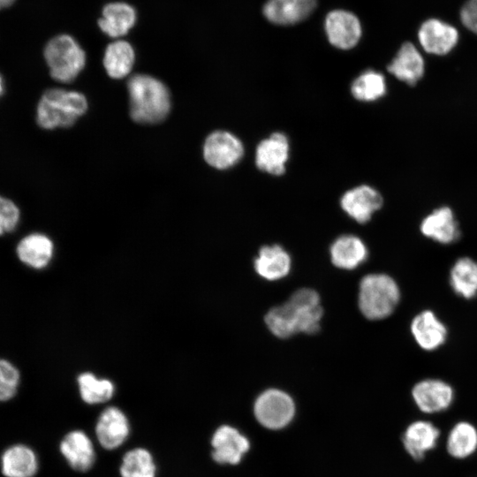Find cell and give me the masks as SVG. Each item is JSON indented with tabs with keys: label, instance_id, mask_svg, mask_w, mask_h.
Here are the masks:
<instances>
[{
	"label": "cell",
	"instance_id": "30bf717a",
	"mask_svg": "<svg viewBox=\"0 0 477 477\" xmlns=\"http://www.w3.org/2000/svg\"><path fill=\"white\" fill-rule=\"evenodd\" d=\"M324 26L330 44L340 49L355 47L361 36L359 19L344 10L329 11L325 18Z\"/></svg>",
	"mask_w": 477,
	"mask_h": 477
},
{
	"label": "cell",
	"instance_id": "52a82bcc",
	"mask_svg": "<svg viewBox=\"0 0 477 477\" xmlns=\"http://www.w3.org/2000/svg\"><path fill=\"white\" fill-rule=\"evenodd\" d=\"M244 147L240 140L226 131L211 132L203 145V156L210 166L225 170L240 161Z\"/></svg>",
	"mask_w": 477,
	"mask_h": 477
},
{
	"label": "cell",
	"instance_id": "4dcf8cb0",
	"mask_svg": "<svg viewBox=\"0 0 477 477\" xmlns=\"http://www.w3.org/2000/svg\"><path fill=\"white\" fill-rule=\"evenodd\" d=\"M82 399L87 404H99L109 400L114 393L113 383L107 379H98L91 373L78 377Z\"/></svg>",
	"mask_w": 477,
	"mask_h": 477
},
{
	"label": "cell",
	"instance_id": "e0dca14e",
	"mask_svg": "<svg viewBox=\"0 0 477 477\" xmlns=\"http://www.w3.org/2000/svg\"><path fill=\"white\" fill-rule=\"evenodd\" d=\"M387 69L398 80L414 86L424 75L425 63L417 48L406 42L401 45Z\"/></svg>",
	"mask_w": 477,
	"mask_h": 477
},
{
	"label": "cell",
	"instance_id": "603a6c76",
	"mask_svg": "<svg viewBox=\"0 0 477 477\" xmlns=\"http://www.w3.org/2000/svg\"><path fill=\"white\" fill-rule=\"evenodd\" d=\"M254 267L261 277L269 281L279 280L289 274L292 259L279 245L264 246L254 259Z\"/></svg>",
	"mask_w": 477,
	"mask_h": 477
},
{
	"label": "cell",
	"instance_id": "ac0fdd59",
	"mask_svg": "<svg viewBox=\"0 0 477 477\" xmlns=\"http://www.w3.org/2000/svg\"><path fill=\"white\" fill-rule=\"evenodd\" d=\"M60 451L71 467L76 471H88L95 460V453L89 437L80 430L68 433L60 443Z\"/></svg>",
	"mask_w": 477,
	"mask_h": 477
},
{
	"label": "cell",
	"instance_id": "f1b7e54d",
	"mask_svg": "<svg viewBox=\"0 0 477 477\" xmlns=\"http://www.w3.org/2000/svg\"><path fill=\"white\" fill-rule=\"evenodd\" d=\"M386 80L382 73L367 70L352 83L351 93L361 102H374L386 94Z\"/></svg>",
	"mask_w": 477,
	"mask_h": 477
},
{
	"label": "cell",
	"instance_id": "8d00e7d4",
	"mask_svg": "<svg viewBox=\"0 0 477 477\" xmlns=\"http://www.w3.org/2000/svg\"><path fill=\"white\" fill-rule=\"evenodd\" d=\"M473 2H474L475 4H477V0H472Z\"/></svg>",
	"mask_w": 477,
	"mask_h": 477
},
{
	"label": "cell",
	"instance_id": "8992f818",
	"mask_svg": "<svg viewBox=\"0 0 477 477\" xmlns=\"http://www.w3.org/2000/svg\"><path fill=\"white\" fill-rule=\"evenodd\" d=\"M257 420L265 428L278 429L286 426L293 418L295 405L285 392L270 389L262 392L254 407Z\"/></svg>",
	"mask_w": 477,
	"mask_h": 477
},
{
	"label": "cell",
	"instance_id": "2e32d148",
	"mask_svg": "<svg viewBox=\"0 0 477 477\" xmlns=\"http://www.w3.org/2000/svg\"><path fill=\"white\" fill-rule=\"evenodd\" d=\"M315 6L316 0H268L263 14L273 24L289 26L306 19Z\"/></svg>",
	"mask_w": 477,
	"mask_h": 477
},
{
	"label": "cell",
	"instance_id": "f546056e",
	"mask_svg": "<svg viewBox=\"0 0 477 477\" xmlns=\"http://www.w3.org/2000/svg\"><path fill=\"white\" fill-rule=\"evenodd\" d=\"M122 477H155V466L148 450L135 448L123 458L120 466Z\"/></svg>",
	"mask_w": 477,
	"mask_h": 477
},
{
	"label": "cell",
	"instance_id": "7402d4cb",
	"mask_svg": "<svg viewBox=\"0 0 477 477\" xmlns=\"http://www.w3.org/2000/svg\"><path fill=\"white\" fill-rule=\"evenodd\" d=\"M445 451L455 460H465L477 451V427L461 420L450 428L445 440Z\"/></svg>",
	"mask_w": 477,
	"mask_h": 477
},
{
	"label": "cell",
	"instance_id": "484cf974",
	"mask_svg": "<svg viewBox=\"0 0 477 477\" xmlns=\"http://www.w3.org/2000/svg\"><path fill=\"white\" fill-rule=\"evenodd\" d=\"M1 470L6 477H33L38 471L36 454L26 445H12L1 457Z\"/></svg>",
	"mask_w": 477,
	"mask_h": 477
},
{
	"label": "cell",
	"instance_id": "5b68a950",
	"mask_svg": "<svg viewBox=\"0 0 477 477\" xmlns=\"http://www.w3.org/2000/svg\"><path fill=\"white\" fill-rule=\"evenodd\" d=\"M43 55L51 78L58 82L72 81L86 64L85 51L68 34H60L49 40Z\"/></svg>",
	"mask_w": 477,
	"mask_h": 477
},
{
	"label": "cell",
	"instance_id": "9a60e30c",
	"mask_svg": "<svg viewBox=\"0 0 477 477\" xmlns=\"http://www.w3.org/2000/svg\"><path fill=\"white\" fill-rule=\"evenodd\" d=\"M95 432L100 444L107 450H113L119 447L129 435V421L118 408L108 407L101 413Z\"/></svg>",
	"mask_w": 477,
	"mask_h": 477
},
{
	"label": "cell",
	"instance_id": "9c48e42d",
	"mask_svg": "<svg viewBox=\"0 0 477 477\" xmlns=\"http://www.w3.org/2000/svg\"><path fill=\"white\" fill-rule=\"evenodd\" d=\"M441 436V429L428 420H416L407 425L402 434V444L407 455L421 462L433 451Z\"/></svg>",
	"mask_w": 477,
	"mask_h": 477
},
{
	"label": "cell",
	"instance_id": "d6a6232c",
	"mask_svg": "<svg viewBox=\"0 0 477 477\" xmlns=\"http://www.w3.org/2000/svg\"><path fill=\"white\" fill-rule=\"evenodd\" d=\"M20 221V210L11 199L0 195V236L16 230Z\"/></svg>",
	"mask_w": 477,
	"mask_h": 477
},
{
	"label": "cell",
	"instance_id": "4fadbf2b",
	"mask_svg": "<svg viewBox=\"0 0 477 477\" xmlns=\"http://www.w3.org/2000/svg\"><path fill=\"white\" fill-rule=\"evenodd\" d=\"M289 158L288 138L282 132H274L262 140L255 150L257 168L272 175H282Z\"/></svg>",
	"mask_w": 477,
	"mask_h": 477
},
{
	"label": "cell",
	"instance_id": "6da1fadb",
	"mask_svg": "<svg viewBox=\"0 0 477 477\" xmlns=\"http://www.w3.org/2000/svg\"><path fill=\"white\" fill-rule=\"evenodd\" d=\"M322 307L319 294L313 289L301 288L288 300L272 307L265 315V322L273 335L290 337L299 332L314 334L320 329Z\"/></svg>",
	"mask_w": 477,
	"mask_h": 477
},
{
	"label": "cell",
	"instance_id": "ba28073f",
	"mask_svg": "<svg viewBox=\"0 0 477 477\" xmlns=\"http://www.w3.org/2000/svg\"><path fill=\"white\" fill-rule=\"evenodd\" d=\"M413 400L419 411L425 414L440 413L448 410L455 398L453 388L440 379H423L412 389Z\"/></svg>",
	"mask_w": 477,
	"mask_h": 477
},
{
	"label": "cell",
	"instance_id": "277c9868",
	"mask_svg": "<svg viewBox=\"0 0 477 477\" xmlns=\"http://www.w3.org/2000/svg\"><path fill=\"white\" fill-rule=\"evenodd\" d=\"M399 299L400 291L398 284L386 274H368L360 283L359 308L369 320H381L390 315Z\"/></svg>",
	"mask_w": 477,
	"mask_h": 477
},
{
	"label": "cell",
	"instance_id": "d6986e66",
	"mask_svg": "<svg viewBox=\"0 0 477 477\" xmlns=\"http://www.w3.org/2000/svg\"><path fill=\"white\" fill-rule=\"evenodd\" d=\"M53 250V242L48 236L34 232L24 236L19 241L16 254L25 265L34 269H42L51 261Z\"/></svg>",
	"mask_w": 477,
	"mask_h": 477
},
{
	"label": "cell",
	"instance_id": "e575fe53",
	"mask_svg": "<svg viewBox=\"0 0 477 477\" xmlns=\"http://www.w3.org/2000/svg\"><path fill=\"white\" fill-rule=\"evenodd\" d=\"M15 0H0V9L10 6Z\"/></svg>",
	"mask_w": 477,
	"mask_h": 477
},
{
	"label": "cell",
	"instance_id": "1f68e13d",
	"mask_svg": "<svg viewBox=\"0 0 477 477\" xmlns=\"http://www.w3.org/2000/svg\"><path fill=\"white\" fill-rule=\"evenodd\" d=\"M20 375L9 360L0 359V401H7L17 393Z\"/></svg>",
	"mask_w": 477,
	"mask_h": 477
},
{
	"label": "cell",
	"instance_id": "44dd1931",
	"mask_svg": "<svg viewBox=\"0 0 477 477\" xmlns=\"http://www.w3.org/2000/svg\"><path fill=\"white\" fill-rule=\"evenodd\" d=\"M411 331L416 343L424 350L433 351L446 340L447 329L429 310L418 314L411 323Z\"/></svg>",
	"mask_w": 477,
	"mask_h": 477
},
{
	"label": "cell",
	"instance_id": "8fae6325",
	"mask_svg": "<svg viewBox=\"0 0 477 477\" xmlns=\"http://www.w3.org/2000/svg\"><path fill=\"white\" fill-rule=\"evenodd\" d=\"M418 39L426 52L443 56L455 48L458 32L453 26L438 19H428L420 25Z\"/></svg>",
	"mask_w": 477,
	"mask_h": 477
},
{
	"label": "cell",
	"instance_id": "5bb4252c",
	"mask_svg": "<svg viewBox=\"0 0 477 477\" xmlns=\"http://www.w3.org/2000/svg\"><path fill=\"white\" fill-rule=\"evenodd\" d=\"M212 457L219 464L236 465L249 450L248 439L231 426H221L211 439Z\"/></svg>",
	"mask_w": 477,
	"mask_h": 477
},
{
	"label": "cell",
	"instance_id": "3957f363",
	"mask_svg": "<svg viewBox=\"0 0 477 477\" xmlns=\"http://www.w3.org/2000/svg\"><path fill=\"white\" fill-rule=\"evenodd\" d=\"M87 110V101L80 92L63 88L47 89L41 96L35 118L46 130L72 126Z\"/></svg>",
	"mask_w": 477,
	"mask_h": 477
},
{
	"label": "cell",
	"instance_id": "7c38bea8",
	"mask_svg": "<svg viewBox=\"0 0 477 477\" xmlns=\"http://www.w3.org/2000/svg\"><path fill=\"white\" fill-rule=\"evenodd\" d=\"M340 205L351 218L365 223L381 208L382 197L374 187L361 185L345 192L340 200Z\"/></svg>",
	"mask_w": 477,
	"mask_h": 477
},
{
	"label": "cell",
	"instance_id": "4316f807",
	"mask_svg": "<svg viewBox=\"0 0 477 477\" xmlns=\"http://www.w3.org/2000/svg\"><path fill=\"white\" fill-rule=\"evenodd\" d=\"M134 61L135 53L132 45L124 40H117L107 46L103 66L110 77L122 79L131 72Z\"/></svg>",
	"mask_w": 477,
	"mask_h": 477
},
{
	"label": "cell",
	"instance_id": "7a4b0ae2",
	"mask_svg": "<svg viewBox=\"0 0 477 477\" xmlns=\"http://www.w3.org/2000/svg\"><path fill=\"white\" fill-rule=\"evenodd\" d=\"M130 114L140 124L163 121L170 110V95L159 80L146 74L132 76L127 83Z\"/></svg>",
	"mask_w": 477,
	"mask_h": 477
},
{
	"label": "cell",
	"instance_id": "836d02e7",
	"mask_svg": "<svg viewBox=\"0 0 477 477\" xmlns=\"http://www.w3.org/2000/svg\"><path fill=\"white\" fill-rule=\"evenodd\" d=\"M459 17L462 24L477 34V4L472 0L466 1L460 9Z\"/></svg>",
	"mask_w": 477,
	"mask_h": 477
},
{
	"label": "cell",
	"instance_id": "cb8c5ba5",
	"mask_svg": "<svg viewBox=\"0 0 477 477\" xmlns=\"http://www.w3.org/2000/svg\"><path fill=\"white\" fill-rule=\"evenodd\" d=\"M331 262L342 269H354L367 257L365 243L357 236L346 234L335 239L329 248Z\"/></svg>",
	"mask_w": 477,
	"mask_h": 477
},
{
	"label": "cell",
	"instance_id": "ffe728a7",
	"mask_svg": "<svg viewBox=\"0 0 477 477\" xmlns=\"http://www.w3.org/2000/svg\"><path fill=\"white\" fill-rule=\"evenodd\" d=\"M420 231L441 244L453 243L460 236L458 224L448 207H441L428 215L420 223Z\"/></svg>",
	"mask_w": 477,
	"mask_h": 477
},
{
	"label": "cell",
	"instance_id": "83f0119b",
	"mask_svg": "<svg viewBox=\"0 0 477 477\" xmlns=\"http://www.w3.org/2000/svg\"><path fill=\"white\" fill-rule=\"evenodd\" d=\"M453 291L465 299L477 295V261L469 257L459 258L450 272Z\"/></svg>",
	"mask_w": 477,
	"mask_h": 477
},
{
	"label": "cell",
	"instance_id": "d4e9b609",
	"mask_svg": "<svg viewBox=\"0 0 477 477\" xmlns=\"http://www.w3.org/2000/svg\"><path fill=\"white\" fill-rule=\"evenodd\" d=\"M135 10L126 3H110L102 9L98 19L100 29L111 38L125 35L136 22Z\"/></svg>",
	"mask_w": 477,
	"mask_h": 477
},
{
	"label": "cell",
	"instance_id": "d590c367",
	"mask_svg": "<svg viewBox=\"0 0 477 477\" xmlns=\"http://www.w3.org/2000/svg\"><path fill=\"white\" fill-rule=\"evenodd\" d=\"M4 81L2 75L0 74V98L4 95Z\"/></svg>",
	"mask_w": 477,
	"mask_h": 477
}]
</instances>
